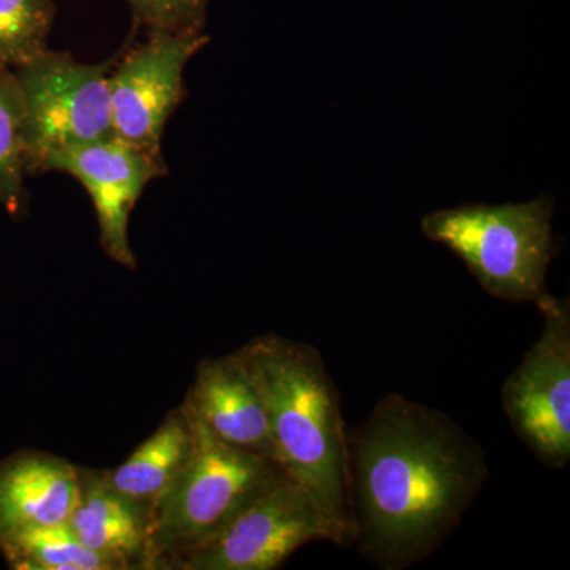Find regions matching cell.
<instances>
[{"label": "cell", "mask_w": 570, "mask_h": 570, "mask_svg": "<svg viewBox=\"0 0 570 570\" xmlns=\"http://www.w3.org/2000/svg\"><path fill=\"white\" fill-rule=\"evenodd\" d=\"M351 543L381 570H404L459 530L490 479L485 450L444 412L397 393L347 433Z\"/></svg>", "instance_id": "1"}, {"label": "cell", "mask_w": 570, "mask_h": 570, "mask_svg": "<svg viewBox=\"0 0 570 570\" xmlns=\"http://www.w3.org/2000/svg\"><path fill=\"white\" fill-rule=\"evenodd\" d=\"M261 390L277 463L351 543L347 431L341 396L316 347L264 335L238 348Z\"/></svg>", "instance_id": "2"}, {"label": "cell", "mask_w": 570, "mask_h": 570, "mask_svg": "<svg viewBox=\"0 0 570 570\" xmlns=\"http://www.w3.org/2000/svg\"><path fill=\"white\" fill-rule=\"evenodd\" d=\"M193 422V452L154 504L148 569H174L179 558L219 534L247 505L291 478L275 460L230 448Z\"/></svg>", "instance_id": "3"}, {"label": "cell", "mask_w": 570, "mask_h": 570, "mask_svg": "<svg viewBox=\"0 0 570 570\" xmlns=\"http://www.w3.org/2000/svg\"><path fill=\"white\" fill-rule=\"evenodd\" d=\"M554 202L549 195L509 205H466L426 214L422 232L459 255L487 294L510 303L549 296L547 273L557 254Z\"/></svg>", "instance_id": "4"}, {"label": "cell", "mask_w": 570, "mask_h": 570, "mask_svg": "<svg viewBox=\"0 0 570 570\" xmlns=\"http://www.w3.org/2000/svg\"><path fill=\"white\" fill-rule=\"evenodd\" d=\"M111 63H81L47 50L14 69L24 105L28 174L43 171L52 156L111 140Z\"/></svg>", "instance_id": "5"}, {"label": "cell", "mask_w": 570, "mask_h": 570, "mask_svg": "<svg viewBox=\"0 0 570 570\" xmlns=\"http://www.w3.org/2000/svg\"><path fill=\"white\" fill-rule=\"evenodd\" d=\"M543 326L520 365L505 379L501 403L517 436L550 469L570 461V306L547 296Z\"/></svg>", "instance_id": "6"}, {"label": "cell", "mask_w": 570, "mask_h": 570, "mask_svg": "<svg viewBox=\"0 0 570 570\" xmlns=\"http://www.w3.org/2000/svg\"><path fill=\"white\" fill-rule=\"evenodd\" d=\"M317 540L346 546L313 494L288 478L247 505L219 534L179 558L174 569L275 570Z\"/></svg>", "instance_id": "7"}, {"label": "cell", "mask_w": 570, "mask_h": 570, "mask_svg": "<svg viewBox=\"0 0 570 570\" xmlns=\"http://www.w3.org/2000/svg\"><path fill=\"white\" fill-rule=\"evenodd\" d=\"M208 41L204 31L149 32L145 43L111 67L108 86L116 140L163 159L165 126L183 102L184 70Z\"/></svg>", "instance_id": "8"}, {"label": "cell", "mask_w": 570, "mask_h": 570, "mask_svg": "<svg viewBox=\"0 0 570 570\" xmlns=\"http://www.w3.org/2000/svg\"><path fill=\"white\" fill-rule=\"evenodd\" d=\"M48 170L69 174L86 187L96 206L105 253L119 265L135 268L130 213L145 187L167 175L164 160L111 138L52 154L43 165Z\"/></svg>", "instance_id": "9"}, {"label": "cell", "mask_w": 570, "mask_h": 570, "mask_svg": "<svg viewBox=\"0 0 570 570\" xmlns=\"http://www.w3.org/2000/svg\"><path fill=\"white\" fill-rule=\"evenodd\" d=\"M183 406L224 444L277 463L261 390L238 351L202 360Z\"/></svg>", "instance_id": "10"}, {"label": "cell", "mask_w": 570, "mask_h": 570, "mask_svg": "<svg viewBox=\"0 0 570 570\" xmlns=\"http://www.w3.org/2000/svg\"><path fill=\"white\" fill-rule=\"evenodd\" d=\"M80 499L67 527L86 549L121 570L148 569L153 505L119 493L105 474L80 472Z\"/></svg>", "instance_id": "11"}, {"label": "cell", "mask_w": 570, "mask_h": 570, "mask_svg": "<svg viewBox=\"0 0 570 570\" xmlns=\"http://www.w3.org/2000/svg\"><path fill=\"white\" fill-rule=\"evenodd\" d=\"M80 471L69 461L22 453L0 464V539L69 521L80 499Z\"/></svg>", "instance_id": "12"}, {"label": "cell", "mask_w": 570, "mask_h": 570, "mask_svg": "<svg viewBox=\"0 0 570 570\" xmlns=\"http://www.w3.org/2000/svg\"><path fill=\"white\" fill-rule=\"evenodd\" d=\"M193 445L194 422L181 406L171 411L121 466L105 472V479L119 493L154 508L186 464Z\"/></svg>", "instance_id": "13"}, {"label": "cell", "mask_w": 570, "mask_h": 570, "mask_svg": "<svg viewBox=\"0 0 570 570\" xmlns=\"http://www.w3.org/2000/svg\"><path fill=\"white\" fill-rule=\"evenodd\" d=\"M0 551L18 570H121L110 558L86 549L67 523L13 532L0 539Z\"/></svg>", "instance_id": "14"}, {"label": "cell", "mask_w": 570, "mask_h": 570, "mask_svg": "<svg viewBox=\"0 0 570 570\" xmlns=\"http://www.w3.org/2000/svg\"><path fill=\"white\" fill-rule=\"evenodd\" d=\"M24 105L17 75L0 67V205L18 214L24 205Z\"/></svg>", "instance_id": "15"}, {"label": "cell", "mask_w": 570, "mask_h": 570, "mask_svg": "<svg viewBox=\"0 0 570 570\" xmlns=\"http://www.w3.org/2000/svg\"><path fill=\"white\" fill-rule=\"evenodd\" d=\"M52 0H0V67L18 69L48 50Z\"/></svg>", "instance_id": "16"}, {"label": "cell", "mask_w": 570, "mask_h": 570, "mask_svg": "<svg viewBox=\"0 0 570 570\" xmlns=\"http://www.w3.org/2000/svg\"><path fill=\"white\" fill-rule=\"evenodd\" d=\"M149 32L204 31L208 0H127Z\"/></svg>", "instance_id": "17"}]
</instances>
